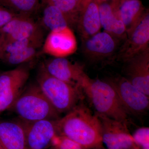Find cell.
Returning a JSON list of instances; mask_svg holds the SVG:
<instances>
[{
    "label": "cell",
    "instance_id": "1",
    "mask_svg": "<svg viewBox=\"0 0 149 149\" xmlns=\"http://www.w3.org/2000/svg\"><path fill=\"white\" fill-rule=\"evenodd\" d=\"M57 135L65 136L85 149L103 146L100 122L95 113L80 102L56 120Z\"/></svg>",
    "mask_w": 149,
    "mask_h": 149
},
{
    "label": "cell",
    "instance_id": "2",
    "mask_svg": "<svg viewBox=\"0 0 149 149\" xmlns=\"http://www.w3.org/2000/svg\"><path fill=\"white\" fill-rule=\"evenodd\" d=\"M78 86L95 113L128 124V114L114 89L106 81L92 79L85 73Z\"/></svg>",
    "mask_w": 149,
    "mask_h": 149
},
{
    "label": "cell",
    "instance_id": "3",
    "mask_svg": "<svg viewBox=\"0 0 149 149\" xmlns=\"http://www.w3.org/2000/svg\"><path fill=\"white\" fill-rule=\"evenodd\" d=\"M37 83L43 94L59 113H67L83 100L80 87L52 76L42 65L37 73Z\"/></svg>",
    "mask_w": 149,
    "mask_h": 149
},
{
    "label": "cell",
    "instance_id": "4",
    "mask_svg": "<svg viewBox=\"0 0 149 149\" xmlns=\"http://www.w3.org/2000/svg\"><path fill=\"white\" fill-rule=\"evenodd\" d=\"M11 109L19 119L25 122L56 120L61 118L60 113L52 105L37 83L25 86Z\"/></svg>",
    "mask_w": 149,
    "mask_h": 149
},
{
    "label": "cell",
    "instance_id": "5",
    "mask_svg": "<svg viewBox=\"0 0 149 149\" xmlns=\"http://www.w3.org/2000/svg\"><path fill=\"white\" fill-rule=\"evenodd\" d=\"M29 68L23 65L0 74V115L10 109L26 86Z\"/></svg>",
    "mask_w": 149,
    "mask_h": 149
},
{
    "label": "cell",
    "instance_id": "6",
    "mask_svg": "<svg viewBox=\"0 0 149 149\" xmlns=\"http://www.w3.org/2000/svg\"><path fill=\"white\" fill-rule=\"evenodd\" d=\"M113 88L127 114L141 115L149 109V97L141 92L123 76L106 80Z\"/></svg>",
    "mask_w": 149,
    "mask_h": 149
},
{
    "label": "cell",
    "instance_id": "7",
    "mask_svg": "<svg viewBox=\"0 0 149 149\" xmlns=\"http://www.w3.org/2000/svg\"><path fill=\"white\" fill-rule=\"evenodd\" d=\"M120 42L110 34L99 32L82 40V51L86 58L94 64L116 58Z\"/></svg>",
    "mask_w": 149,
    "mask_h": 149
},
{
    "label": "cell",
    "instance_id": "8",
    "mask_svg": "<svg viewBox=\"0 0 149 149\" xmlns=\"http://www.w3.org/2000/svg\"><path fill=\"white\" fill-rule=\"evenodd\" d=\"M95 113L100 122L102 143L107 149H134L135 144L127 123Z\"/></svg>",
    "mask_w": 149,
    "mask_h": 149
},
{
    "label": "cell",
    "instance_id": "9",
    "mask_svg": "<svg viewBox=\"0 0 149 149\" xmlns=\"http://www.w3.org/2000/svg\"><path fill=\"white\" fill-rule=\"evenodd\" d=\"M149 48V12L146 10L143 17L119 47L116 58L127 61Z\"/></svg>",
    "mask_w": 149,
    "mask_h": 149
},
{
    "label": "cell",
    "instance_id": "10",
    "mask_svg": "<svg viewBox=\"0 0 149 149\" xmlns=\"http://www.w3.org/2000/svg\"><path fill=\"white\" fill-rule=\"evenodd\" d=\"M56 120L44 119L33 122L21 120L25 131L27 149H45L51 146L57 134Z\"/></svg>",
    "mask_w": 149,
    "mask_h": 149
},
{
    "label": "cell",
    "instance_id": "11",
    "mask_svg": "<svg viewBox=\"0 0 149 149\" xmlns=\"http://www.w3.org/2000/svg\"><path fill=\"white\" fill-rule=\"evenodd\" d=\"M123 63V77L149 97V48Z\"/></svg>",
    "mask_w": 149,
    "mask_h": 149
},
{
    "label": "cell",
    "instance_id": "12",
    "mask_svg": "<svg viewBox=\"0 0 149 149\" xmlns=\"http://www.w3.org/2000/svg\"><path fill=\"white\" fill-rule=\"evenodd\" d=\"M77 42L70 27L58 31H51L42 45L43 53L54 58H65L74 54Z\"/></svg>",
    "mask_w": 149,
    "mask_h": 149
},
{
    "label": "cell",
    "instance_id": "13",
    "mask_svg": "<svg viewBox=\"0 0 149 149\" xmlns=\"http://www.w3.org/2000/svg\"><path fill=\"white\" fill-rule=\"evenodd\" d=\"M42 31L31 15L17 14L0 29V45L32 37Z\"/></svg>",
    "mask_w": 149,
    "mask_h": 149
},
{
    "label": "cell",
    "instance_id": "14",
    "mask_svg": "<svg viewBox=\"0 0 149 149\" xmlns=\"http://www.w3.org/2000/svg\"><path fill=\"white\" fill-rule=\"evenodd\" d=\"M52 76L72 85H77L85 74L83 67L65 58H54L41 65Z\"/></svg>",
    "mask_w": 149,
    "mask_h": 149
},
{
    "label": "cell",
    "instance_id": "15",
    "mask_svg": "<svg viewBox=\"0 0 149 149\" xmlns=\"http://www.w3.org/2000/svg\"><path fill=\"white\" fill-rule=\"evenodd\" d=\"M75 27L81 40L100 32L99 4L96 0H82Z\"/></svg>",
    "mask_w": 149,
    "mask_h": 149
},
{
    "label": "cell",
    "instance_id": "16",
    "mask_svg": "<svg viewBox=\"0 0 149 149\" xmlns=\"http://www.w3.org/2000/svg\"><path fill=\"white\" fill-rule=\"evenodd\" d=\"M0 143L4 149H28L20 119L0 120Z\"/></svg>",
    "mask_w": 149,
    "mask_h": 149
},
{
    "label": "cell",
    "instance_id": "17",
    "mask_svg": "<svg viewBox=\"0 0 149 149\" xmlns=\"http://www.w3.org/2000/svg\"><path fill=\"white\" fill-rule=\"evenodd\" d=\"M100 20L104 31L120 42L127 38L126 29L118 14L113 3H99Z\"/></svg>",
    "mask_w": 149,
    "mask_h": 149
},
{
    "label": "cell",
    "instance_id": "18",
    "mask_svg": "<svg viewBox=\"0 0 149 149\" xmlns=\"http://www.w3.org/2000/svg\"><path fill=\"white\" fill-rule=\"evenodd\" d=\"M118 16L123 22L127 35L132 32L146 12L140 0H113Z\"/></svg>",
    "mask_w": 149,
    "mask_h": 149
},
{
    "label": "cell",
    "instance_id": "19",
    "mask_svg": "<svg viewBox=\"0 0 149 149\" xmlns=\"http://www.w3.org/2000/svg\"><path fill=\"white\" fill-rule=\"evenodd\" d=\"M45 5L42 23L45 28L51 32L60 31L69 27L66 17L61 11L54 6Z\"/></svg>",
    "mask_w": 149,
    "mask_h": 149
},
{
    "label": "cell",
    "instance_id": "20",
    "mask_svg": "<svg viewBox=\"0 0 149 149\" xmlns=\"http://www.w3.org/2000/svg\"><path fill=\"white\" fill-rule=\"evenodd\" d=\"M44 4L54 6L66 17L70 27H75L82 0H41Z\"/></svg>",
    "mask_w": 149,
    "mask_h": 149
},
{
    "label": "cell",
    "instance_id": "21",
    "mask_svg": "<svg viewBox=\"0 0 149 149\" xmlns=\"http://www.w3.org/2000/svg\"><path fill=\"white\" fill-rule=\"evenodd\" d=\"M42 31L28 38L8 42L0 45V58L3 56L15 52L29 47L42 46L44 42Z\"/></svg>",
    "mask_w": 149,
    "mask_h": 149
},
{
    "label": "cell",
    "instance_id": "22",
    "mask_svg": "<svg viewBox=\"0 0 149 149\" xmlns=\"http://www.w3.org/2000/svg\"><path fill=\"white\" fill-rule=\"evenodd\" d=\"M41 0H0V5L16 14L31 15L39 9Z\"/></svg>",
    "mask_w": 149,
    "mask_h": 149
},
{
    "label": "cell",
    "instance_id": "23",
    "mask_svg": "<svg viewBox=\"0 0 149 149\" xmlns=\"http://www.w3.org/2000/svg\"><path fill=\"white\" fill-rule=\"evenodd\" d=\"M38 47H29L15 52L3 56L0 60L7 64L20 65L29 62L35 58L38 54Z\"/></svg>",
    "mask_w": 149,
    "mask_h": 149
},
{
    "label": "cell",
    "instance_id": "24",
    "mask_svg": "<svg viewBox=\"0 0 149 149\" xmlns=\"http://www.w3.org/2000/svg\"><path fill=\"white\" fill-rule=\"evenodd\" d=\"M51 147V149H85L68 138L57 134L54 137Z\"/></svg>",
    "mask_w": 149,
    "mask_h": 149
},
{
    "label": "cell",
    "instance_id": "25",
    "mask_svg": "<svg viewBox=\"0 0 149 149\" xmlns=\"http://www.w3.org/2000/svg\"><path fill=\"white\" fill-rule=\"evenodd\" d=\"M132 136L134 143L140 149H149L148 127H142L138 128Z\"/></svg>",
    "mask_w": 149,
    "mask_h": 149
},
{
    "label": "cell",
    "instance_id": "26",
    "mask_svg": "<svg viewBox=\"0 0 149 149\" xmlns=\"http://www.w3.org/2000/svg\"><path fill=\"white\" fill-rule=\"evenodd\" d=\"M17 15L0 5V29L9 22Z\"/></svg>",
    "mask_w": 149,
    "mask_h": 149
},
{
    "label": "cell",
    "instance_id": "27",
    "mask_svg": "<svg viewBox=\"0 0 149 149\" xmlns=\"http://www.w3.org/2000/svg\"><path fill=\"white\" fill-rule=\"evenodd\" d=\"M96 1L99 4L101 3L104 2L108 1L109 0H96Z\"/></svg>",
    "mask_w": 149,
    "mask_h": 149
},
{
    "label": "cell",
    "instance_id": "28",
    "mask_svg": "<svg viewBox=\"0 0 149 149\" xmlns=\"http://www.w3.org/2000/svg\"><path fill=\"white\" fill-rule=\"evenodd\" d=\"M92 149H107V148H104L103 146H102L97 147V148H95Z\"/></svg>",
    "mask_w": 149,
    "mask_h": 149
},
{
    "label": "cell",
    "instance_id": "29",
    "mask_svg": "<svg viewBox=\"0 0 149 149\" xmlns=\"http://www.w3.org/2000/svg\"><path fill=\"white\" fill-rule=\"evenodd\" d=\"M0 149H4L1 143H0Z\"/></svg>",
    "mask_w": 149,
    "mask_h": 149
},
{
    "label": "cell",
    "instance_id": "30",
    "mask_svg": "<svg viewBox=\"0 0 149 149\" xmlns=\"http://www.w3.org/2000/svg\"><path fill=\"white\" fill-rule=\"evenodd\" d=\"M134 149H140V148H139V147H137V146L135 145V148H134Z\"/></svg>",
    "mask_w": 149,
    "mask_h": 149
}]
</instances>
